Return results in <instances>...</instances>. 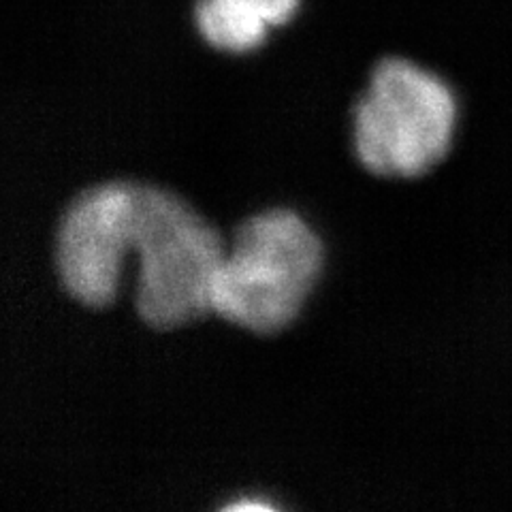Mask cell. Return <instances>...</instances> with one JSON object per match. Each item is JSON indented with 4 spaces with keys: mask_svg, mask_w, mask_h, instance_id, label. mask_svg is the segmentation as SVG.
<instances>
[{
    "mask_svg": "<svg viewBox=\"0 0 512 512\" xmlns=\"http://www.w3.org/2000/svg\"><path fill=\"white\" fill-rule=\"evenodd\" d=\"M128 244L139 254L135 308L143 323L173 329L212 312L222 239L186 203L167 190L131 184Z\"/></svg>",
    "mask_w": 512,
    "mask_h": 512,
    "instance_id": "6da1fadb",
    "label": "cell"
},
{
    "mask_svg": "<svg viewBox=\"0 0 512 512\" xmlns=\"http://www.w3.org/2000/svg\"><path fill=\"white\" fill-rule=\"evenodd\" d=\"M250 3L263 15V20L269 26H278V24H284L286 20H291L299 0H250Z\"/></svg>",
    "mask_w": 512,
    "mask_h": 512,
    "instance_id": "8992f818",
    "label": "cell"
},
{
    "mask_svg": "<svg viewBox=\"0 0 512 512\" xmlns=\"http://www.w3.org/2000/svg\"><path fill=\"white\" fill-rule=\"evenodd\" d=\"M195 24L212 47L233 54L256 50L269 26L250 0H197Z\"/></svg>",
    "mask_w": 512,
    "mask_h": 512,
    "instance_id": "5b68a950",
    "label": "cell"
},
{
    "mask_svg": "<svg viewBox=\"0 0 512 512\" xmlns=\"http://www.w3.org/2000/svg\"><path fill=\"white\" fill-rule=\"evenodd\" d=\"M131 184L114 182L84 190L58 227L56 265L60 282L75 301L105 308L116 297L128 244Z\"/></svg>",
    "mask_w": 512,
    "mask_h": 512,
    "instance_id": "277c9868",
    "label": "cell"
},
{
    "mask_svg": "<svg viewBox=\"0 0 512 512\" xmlns=\"http://www.w3.org/2000/svg\"><path fill=\"white\" fill-rule=\"evenodd\" d=\"M323 246L297 214L269 210L239 224L212 284V312L269 335L297 316L314 286Z\"/></svg>",
    "mask_w": 512,
    "mask_h": 512,
    "instance_id": "7a4b0ae2",
    "label": "cell"
},
{
    "mask_svg": "<svg viewBox=\"0 0 512 512\" xmlns=\"http://www.w3.org/2000/svg\"><path fill=\"white\" fill-rule=\"evenodd\" d=\"M457 122V94L440 75L384 58L355 107L357 154L374 173L419 178L451 152Z\"/></svg>",
    "mask_w": 512,
    "mask_h": 512,
    "instance_id": "3957f363",
    "label": "cell"
}]
</instances>
